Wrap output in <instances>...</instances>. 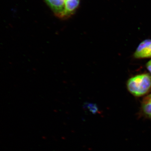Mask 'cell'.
Wrapping results in <instances>:
<instances>
[{
  "label": "cell",
  "instance_id": "cell-6",
  "mask_svg": "<svg viewBox=\"0 0 151 151\" xmlns=\"http://www.w3.org/2000/svg\"><path fill=\"white\" fill-rule=\"evenodd\" d=\"M84 108H86L91 113L95 114L98 112V109L97 105L93 103H86L84 105Z\"/></svg>",
  "mask_w": 151,
  "mask_h": 151
},
{
  "label": "cell",
  "instance_id": "cell-4",
  "mask_svg": "<svg viewBox=\"0 0 151 151\" xmlns=\"http://www.w3.org/2000/svg\"><path fill=\"white\" fill-rule=\"evenodd\" d=\"M80 0H65L64 19L70 18L75 13L80 4Z\"/></svg>",
  "mask_w": 151,
  "mask_h": 151
},
{
  "label": "cell",
  "instance_id": "cell-2",
  "mask_svg": "<svg viewBox=\"0 0 151 151\" xmlns=\"http://www.w3.org/2000/svg\"><path fill=\"white\" fill-rule=\"evenodd\" d=\"M134 57L137 59L151 58V40H143L138 45L134 54Z\"/></svg>",
  "mask_w": 151,
  "mask_h": 151
},
{
  "label": "cell",
  "instance_id": "cell-3",
  "mask_svg": "<svg viewBox=\"0 0 151 151\" xmlns=\"http://www.w3.org/2000/svg\"><path fill=\"white\" fill-rule=\"evenodd\" d=\"M55 15L62 19H64L65 0H44Z\"/></svg>",
  "mask_w": 151,
  "mask_h": 151
},
{
  "label": "cell",
  "instance_id": "cell-7",
  "mask_svg": "<svg viewBox=\"0 0 151 151\" xmlns=\"http://www.w3.org/2000/svg\"><path fill=\"white\" fill-rule=\"evenodd\" d=\"M146 66L147 69L149 70V72L151 74V60L147 63Z\"/></svg>",
  "mask_w": 151,
  "mask_h": 151
},
{
  "label": "cell",
  "instance_id": "cell-5",
  "mask_svg": "<svg viewBox=\"0 0 151 151\" xmlns=\"http://www.w3.org/2000/svg\"><path fill=\"white\" fill-rule=\"evenodd\" d=\"M140 115L151 120V93L144 97L141 103Z\"/></svg>",
  "mask_w": 151,
  "mask_h": 151
},
{
  "label": "cell",
  "instance_id": "cell-1",
  "mask_svg": "<svg viewBox=\"0 0 151 151\" xmlns=\"http://www.w3.org/2000/svg\"><path fill=\"white\" fill-rule=\"evenodd\" d=\"M127 89L135 97L145 95L151 90V75L142 73L131 77L127 81Z\"/></svg>",
  "mask_w": 151,
  "mask_h": 151
}]
</instances>
